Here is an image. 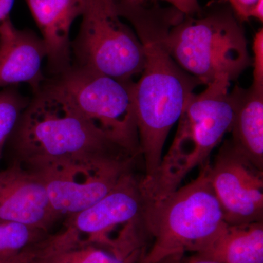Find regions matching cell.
Returning <instances> with one entry per match:
<instances>
[{
	"label": "cell",
	"mask_w": 263,
	"mask_h": 263,
	"mask_svg": "<svg viewBox=\"0 0 263 263\" xmlns=\"http://www.w3.org/2000/svg\"><path fill=\"white\" fill-rule=\"evenodd\" d=\"M119 14L130 22L141 41L145 65L135 85L137 126L145 176L157 172L171 128L179 121L186 100L200 85L180 67L167 48L171 26L183 13L169 7L117 0Z\"/></svg>",
	"instance_id": "6da1fadb"
},
{
	"label": "cell",
	"mask_w": 263,
	"mask_h": 263,
	"mask_svg": "<svg viewBox=\"0 0 263 263\" xmlns=\"http://www.w3.org/2000/svg\"><path fill=\"white\" fill-rule=\"evenodd\" d=\"M12 162L31 171L51 164L136 160L114 137L43 84L7 141Z\"/></svg>",
	"instance_id": "7a4b0ae2"
},
{
	"label": "cell",
	"mask_w": 263,
	"mask_h": 263,
	"mask_svg": "<svg viewBox=\"0 0 263 263\" xmlns=\"http://www.w3.org/2000/svg\"><path fill=\"white\" fill-rule=\"evenodd\" d=\"M167 48L180 67L200 85L235 80L252 65L242 22L228 0H214L184 15L169 29Z\"/></svg>",
	"instance_id": "3957f363"
},
{
	"label": "cell",
	"mask_w": 263,
	"mask_h": 263,
	"mask_svg": "<svg viewBox=\"0 0 263 263\" xmlns=\"http://www.w3.org/2000/svg\"><path fill=\"white\" fill-rule=\"evenodd\" d=\"M209 162L196 179L169 195L148 202L141 215L153 241L141 263H160L186 252L197 253L226 226L209 179Z\"/></svg>",
	"instance_id": "277c9868"
},
{
	"label": "cell",
	"mask_w": 263,
	"mask_h": 263,
	"mask_svg": "<svg viewBox=\"0 0 263 263\" xmlns=\"http://www.w3.org/2000/svg\"><path fill=\"white\" fill-rule=\"evenodd\" d=\"M230 83L226 79H217L187 99L168 152L153 177L142 178L148 202L176 191L189 173L209 162L213 151L229 133L233 115Z\"/></svg>",
	"instance_id": "5b68a950"
},
{
	"label": "cell",
	"mask_w": 263,
	"mask_h": 263,
	"mask_svg": "<svg viewBox=\"0 0 263 263\" xmlns=\"http://www.w3.org/2000/svg\"><path fill=\"white\" fill-rule=\"evenodd\" d=\"M81 117L141 156L134 81H122L70 66L45 84Z\"/></svg>",
	"instance_id": "8992f818"
},
{
	"label": "cell",
	"mask_w": 263,
	"mask_h": 263,
	"mask_svg": "<svg viewBox=\"0 0 263 263\" xmlns=\"http://www.w3.org/2000/svg\"><path fill=\"white\" fill-rule=\"evenodd\" d=\"M80 30L73 42L76 66L114 78L133 81L145 65L136 32L121 20L117 0H86Z\"/></svg>",
	"instance_id": "52a82bcc"
},
{
	"label": "cell",
	"mask_w": 263,
	"mask_h": 263,
	"mask_svg": "<svg viewBox=\"0 0 263 263\" xmlns=\"http://www.w3.org/2000/svg\"><path fill=\"white\" fill-rule=\"evenodd\" d=\"M136 160L51 164L32 172L42 180L52 209L60 218L94 205L133 171Z\"/></svg>",
	"instance_id": "ba28073f"
},
{
	"label": "cell",
	"mask_w": 263,
	"mask_h": 263,
	"mask_svg": "<svg viewBox=\"0 0 263 263\" xmlns=\"http://www.w3.org/2000/svg\"><path fill=\"white\" fill-rule=\"evenodd\" d=\"M209 175L226 223L263 221V171L240 155L230 140L209 164Z\"/></svg>",
	"instance_id": "9c48e42d"
},
{
	"label": "cell",
	"mask_w": 263,
	"mask_h": 263,
	"mask_svg": "<svg viewBox=\"0 0 263 263\" xmlns=\"http://www.w3.org/2000/svg\"><path fill=\"white\" fill-rule=\"evenodd\" d=\"M142 177L134 171L127 173L111 191L87 209L68 216L61 232L67 241L105 246L113 249L114 240L108 235L119 226L141 217L147 203L142 186Z\"/></svg>",
	"instance_id": "30bf717a"
},
{
	"label": "cell",
	"mask_w": 263,
	"mask_h": 263,
	"mask_svg": "<svg viewBox=\"0 0 263 263\" xmlns=\"http://www.w3.org/2000/svg\"><path fill=\"white\" fill-rule=\"evenodd\" d=\"M59 219L37 174L16 162L0 171V220L48 230Z\"/></svg>",
	"instance_id": "8fae6325"
},
{
	"label": "cell",
	"mask_w": 263,
	"mask_h": 263,
	"mask_svg": "<svg viewBox=\"0 0 263 263\" xmlns=\"http://www.w3.org/2000/svg\"><path fill=\"white\" fill-rule=\"evenodd\" d=\"M46 48L42 38L18 29L10 18L0 24V87L27 84L34 93L42 86Z\"/></svg>",
	"instance_id": "7c38bea8"
},
{
	"label": "cell",
	"mask_w": 263,
	"mask_h": 263,
	"mask_svg": "<svg viewBox=\"0 0 263 263\" xmlns=\"http://www.w3.org/2000/svg\"><path fill=\"white\" fill-rule=\"evenodd\" d=\"M24 1L42 34L49 71L59 75L70 67V29L84 13L86 0Z\"/></svg>",
	"instance_id": "4fadbf2b"
},
{
	"label": "cell",
	"mask_w": 263,
	"mask_h": 263,
	"mask_svg": "<svg viewBox=\"0 0 263 263\" xmlns=\"http://www.w3.org/2000/svg\"><path fill=\"white\" fill-rule=\"evenodd\" d=\"M230 92L233 110L230 141L240 155L263 171V86H235Z\"/></svg>",
	"instance_id": "5bb4252c"
},
{
	"label": "cell",
	"mask_w": 263,
	"mask_h": 263,
	"mask_svg": "<svg viewBox=\"0 0 263 263\" xmlns=\"http://www.w3.org/2000/svg\"><path fill=\"white\" fill-rule=\"evenodd\" d=\"M219 263H263V221L228 224L212 241L190 257Z\"/></svg>",
	"instance_id": "9a60e30c"
},
{
	"label": "cell",
	"mask_w": 263,
	"mask_h": 263,
	"mask_svg": "<svg viewBox=\"0 0 263 263\" xmlns=\"http://www.w3.org/2000/svg\"><path fill=\"white\" fill-rule=\"evenodd\" d=\"M144 254H128L92 243L60 245L48 236L31 263H141Z\"/></svg>",
	"instance_id": "2e32d148"
},
{
	"label": "cell",
	"mask_w": 263,
	"mask_h": 263,
	"mask_svg": "<svg viewBox=\"0 0 263 263\" xmlns=\"http://www.w3.org/2000/svg\"><path fill=\"white\" fill-rule=\"evenodd\" d=\"M48 230L24 223L0 220V260H6L39 245Z\"/></svg>",
	"instance_id": "e0dca14e"
},
{
	"label": "cell",
	"mask_w": 263,
	"mask_h": 263,
	"mask_svg": "<svg viewBox=\"0 0 263 263\" xmlns=\"http://www.w3.org/2000/svg\"><path fill=\"white\" fill-rule=\"evenodd\" d=\"M29 101L14 86L4 88L0 91V159L8 138Z\"/></svg>",
	"instance_id": "ac0fdd59"
},
{
	"label": "cell",
	"mask_w": 263,
	"mask_h": 263,
	"mask_svg": "<svg viewBox=\"0 0 263 263\" xmlns=\"http://www.w3.org/2000/svg\"><path fill=\"white\" fill-rule=\"evenodd\" d=\"M253 83L263 86V29L261 28L254 36L253 45Z\"/></svg>",
	"instance_id": "d6986e66"
},
{
	"label": "cell",
	"mask_w": 263,
	"mask_h": 263,
	"mask_svg": "<svg viewBox=\"0 0 263 263\" xmlns=\"http://www.w3.org/2000/svg\"><path fill=\"white\" fill-rule=\"evenodd\" d=\"M257 1L258 0H228L235 16L242 23L250 18L251 11Z\"/></svg>",
	"instance_id": "ffe728a7"
},
{
	"label": "cell",
	"mask_w": 263,
	"mask_h": 263,
	"mask_svg": "<svg viewBox=\"0 0 263 263\" xmlns=\"http://www.w3.org/2000/svg\"><path fill=\"white\" fill-rule=\"evenodd\" d=\"M136 3H146L148 0H132ZM167 2L172 7L179 10L184 15H193L198 13L201 8L198 3V0H163Z\"/></svg>",
	"instance_id": "44dd1931"
},
{
	"label": "cell",
	"mask_w": 263,
	"mask_h": 263,
	"mask_svg": "<svg viewBox=\"0 0 263 263\" xmlns=\"http://www.w3.org/2000/svg\"><path fill=\"white\" fill-rule=\"evenodd\" d=\"M38 247L34 246L32 248L27 249L22 252L16 257L13 258L6 259V260H0V263H29L35 258L37 255Z\"/></svg>",
	"instance_id": "7402d4cb"
},
{
	"label": "cell",
	"mask_w": 263,
	"mask_h": 263,
	"mask_svg": "<svg viewBox=\"0 0 263 263\" xmlns=\"http://www.w3.org/2000/svg\"><path fill=\"white\" fill-rule=\"evenodd\" d=\"M15 0H0V24L10 18Z\"/></svg>",
	"instance_id": "603a6c76"
},
{
	"label": "cell",
	"mask_w": 263,
	"mask_h": 263,
	"mask_svg": "<svg viewBox=\"0 0 263 263\" xmlns=\"http://www.w3.org/2000/svg\"><path fill=\"white\" fill-rule=\"evenodd\" d=\"M250 18L257 19L260 22L263 21V0H258L252 8L250 13Z\"/></svg>",
	"instance_id": "cb8c5ba5"
},
{
	"label": "cell",
	"mask_w": 263,
	"mask_h": 263,
	"mask_svg": "<svg viewBox=\"0 0 263 263\" xmlns=\"http://www.w3.org/2000/svg\"><path fill=\"white\" fill-rule=\"evenodd\" d=\"M181 256H177V257H170L164 259L160 263H183L181 262ZM186 263H219L217 262H214V261L211 260H205V259H199V260H192V259H189L188 262Z\"/></svg>",
	"instance_id": "d4e9b609"
},
{
	"label": "cell",
	"mask_w": 263,
	"mask_h": 263,
	"mask_svg": "<svg viewBox=\"0 0 263 263\" xmlns=\"http://www.w3.org/2000/svg\"><path fill=\"white\" fill-rule=\"evenodd\" d=\"M31 262H32V261H31ZM31 262H29V263H31Z\"/></svg>",
	"instance_id": "484cf974"
}]
</instances>
